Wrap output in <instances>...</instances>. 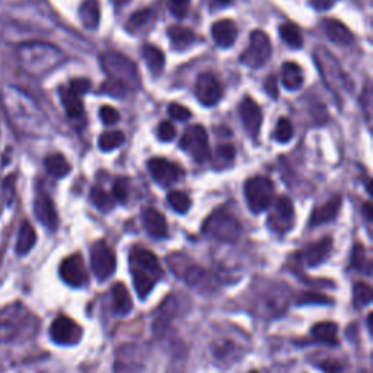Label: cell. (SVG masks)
<instances>
[{
	"label": "cell",
	"instance_id": "94428289",
	"mask_svg": "<svg viewBox=\"0 0 373 373\" xmlns=\"http://www.w3.org/2000/svg\"><path fill=\"white\" fill-rule=\"evenodd\" d=\"M372 318H373V313H369V317H367V329H369V333H372Z\"/></svg>",
	"mask_w": 373,
	"mask_h": 373
},
{
	"label": "cell",
	"instance_id": "4dcf8cb0",
	"mask_svg": "<svg viewBox=\"0 0 373 373\" xmlns=\"http://www.w3.org/2000/svg\"><path fill=\"white\" fill-rule=\"evenodd\" d=\"M337 331L338 328L334 322H320L312 327L311 334L317 342L327 344V346H336V344H338Z\"/></svg>",
	"mask_w": 373,
	"mask_h": 373
},
{
	"label": "cell",
	"instance_id": "44dd1931",
	"mask_svg": "<svg viewBox=\"0 0 373 373\" xmlns=\"http://www.w3.org/2000/svg\"><path fill=\"white\" fill-rule=\"evenodd\" d=\"M34 214L41 225H44L50 231H55L59 225L57 210L50 196L46 193H38L34 200Z\"/></svg>",
	"mask_w": 373,
	"mask_h": 373
},
{
	"label": "cell",
	"instance_id": "680465c9",
	"mask_svg": "<svg viewBox=\"0 0 373 373\" xmlns=\"http://www.w3.org/2000/svg\"><path fill=\"white\" fill-rule=\"evenodd\" d=\"M334 2L336 0H311V5L320 10H324V9L331 8L334 5Z\"/></svg>",
	"mask_w": 373,
	"mask_h": 373
},
{
	"label": "cell",
	"instance_id": "3957f363",
	"mask_svg": "<svg viewBox=\"0 0 373 373\" xmlns=\"http://www.w3.org/2000/svg\"><path fill=\"white\" fill-rule=\"evenodd\" d=\"M38 331V320L25 305L17 302L0 309V342L30 340Z\"/></svg>",
	"mask_w": 373,
	"mask_h": 373
},
{
	"label": "cell",
	"instance_id": "db71d44e",
	"mask_svg": "<svg viewBox=\"0 0 373 373\" xmlns=\"http://www.w3.org/2000/svg\"><path fill=\"white\" fill-rule=\"evenodd\" d=\"M127 182L124 178H119L116 182H114V186H112V197L117 200V202L120 203H124L127 200Z\"/></svg>",
	"mask_w": 373,
	"mask_h": 373
},
{
	"label": "cell",
	"instance_id": "f546056e",
	"mask_svg": "<svg viewBox=\"0 0 373 373\" xmlns=\"http://www.w3.org/2000/svg\"><path fill=\"white\" fill-rule=\"evenodd\" d=\"M281 83L288 91H297L304 85L302 69L295 62H286L281 69Z\"/></svg>",
	"mask_w": 373,
	"mask_h": 373
},
{
	"label": "cell",
	"instance_id": "4fadbf2b",
	"mask_svg": "<svg viewBox=\"0 0 373 373\" xmlns=\"http://www.w3.org/2000/svg\"><path fill=\"white\" fill-rule=\"evenodd\" d=\"M146 361V349L135 342H127L119 347L116 354L114 372L116 373H140Z\"/></svg>",
	"mask_w": 373,
	"mask_h": 373
},
{
	"label": "cell",
	"instance_id": "d4e9b609",
	"mask_svg": "<svg viewBox=\"0 0 373 373\" xmlns=\"http://www.w3.org/2000/svg\"><path fill=\"white\" fill-rule=\"evenodd\" d=\"M211 37L219 47L227 49L235 44L238 37V28L231 19L218 21L211 25Z\"/></svg>",
	"mask_w": 373,
	"mask_h": 373
},
{
	"label": "cell",
	"instance_id": "6125c7cd",
	"mask_svg": "<svg viewBox=\"0 0 373 373\" xmlns=\"http://www.w3.org/2000/svg\"><path fill=\"white\" fill-rule=\"evenodd\" d=\"M111 2H112L114 5H117V6H121V5H124L125 2H128V0H111Z\"/></svg>",
	"mask_w": 373,
	"mask_h": 373
},
{
	"label": "cell",
	"instance_id": "5bb4252c",
	"mask_svg": "<svg viewBox=\"0 0 373 373\" xmlns=\"http://www.w3.org/2000/svg\"><path fill=\"white\" fill-rule=\"evenodd\" d=\"M267 225L272 232L280 235L290 231L295 225V209L290 198L284 196L276 198V202L272 205V209L270 211V216L267 219Z\"/></svg>",
	"mask_w": 373,
	"mask_h": 373
},
{
	"label": "cell",
	"instance_id": "5b68a950",
	"mask_svg": "<svg viewBox=\"0 0 373 373\" xmlns=\"http://www.w3.org/2000/svg\"><path fill=\"white\" fill-rule=\"evenodd\" d=\"M166 264L172 275L185 281L190 288L196 289L200 293H210L214 290V281L209 272L197 266L189 255L184 254H171L166 258Z\"/></svg>",
	"mask_w": 373,
	"mask_h": 373
},
{
	"label": "cell",
	"instance_id": "03108f58",
	"mask_svg": "<svg viewBox=\"0 0 373 373\" xmlns=\"http://www.w3.org/2000/svg\"><path fill=\"white\" fill-rule=\"evenodd\" d=\"M169 373H180V372H169Z\"/></svg>",
	"mask_w": 373,
	"mask_h": 373
},
{
	"label": "cell",
	"instance_id": "9a60e30c",
	"mask_svg": "<svg viewBox=\"0 0 373 373\" xmlns=\"http://www.w3.org/2000/svg\"><path fill=\"white\" fill-rule=\"evenodd\" d=\"M59 271L62 280L71 288H83L89 281L88 270L85 267L83 257L80 254H73L64 258Z\"/></svg>",
	"mask_w": 373,
	"mask_h": 373
},
{
	"label": "cell",
	"instance_id": "7dc6e473",
	"mask_svg": "<svg viewBox=\"0 0 373 373\" xmlns=\"http://www.w3.org/2000/svg\"><path fill=\"white\" fill-rule=\"evenodd\" d=\"M101 92H104L107 95H111V96H116V98H124L128 91H127L125 86L121 85L120 82L112 80V79H107L101 85Z\"/></svg>",
	"mask_w": 373,
	"mask_h": 373
},
{
	"label": "cell",
	"instance_id": "11a10c76",
	"mask_svg": "<svg viewBox=\"0 0 373 373\" xmlns=\"http://www.w3.org/2000/svg\"><path fill=\"white\" fill-rule=\"evenodd\" d=\"M67 88L73 94L82 96V95H85L86 92L91 89V82L88 79H73L70 82V85L67 86Z\"/></svg>",
	"mask_w": 373,
	"mask_h": 373
},
{
	"label": "cell",
	"instance_id": "b9f144b4",
	"mask_svg": "<svg viewBox=\"0 0 373 373\" xmlns=\"http://www.w3.org/2000/svg\"><path fill=\"white\" fill-rule=\"evenodd\" d=\"M352 267L357 271H362L365 275L370 276V261L369 258L366 257V251L365 247L361 245V243H356L353 252H352Z\"/></svg>",
	"mask_w": 373,
	"mask_h": 373
},
{
	"label": "cell",
	"instance_id": "8992f818",
	"mask_svg": "<svg viewBox=\"0 0 373 373\" xmlns=\"http://www.w3.org/2000/svg\"><path fill=\"white\" fill-rule=\"evenodd\" d=\"M99 62H101L108 79L120 82L125 86L127 91H136L140 88L141 80L137 66L127 55L117 51H105L99 55Z\"/></svg>",
	"mask_w": 373,
	"mask_h": 373
},
{
	"label": "cell",
	"instance_id": "681fc988",
	"mask_svg": "<svg viewBox=\"0 0 373 373\" xmlns=\"http://www.w3.org/2000/svg\"><path fill=\"white\" fill-rule=\"evenodd\" d=\"M168 114L177 121H186V120L191 119V111L189 108L182 107L181 104H177V103L169 104Z\"/></svg>",
	"mask_w": 373,
	"mask_h": 373
},
{
	"label": "cell",
	"instance_id": "e575fe53",
	"mask_svg": "<svg viewBox=\"0 0 373 373\" xmlns=\"http://www.w3.org/2000/svg\"><path fill=\"white\" fill-rule=\"evenodd\" d=\"M46 169L49 174L54 178H64L66 175L70 174L71 166L67 162L66 157L62 153H51L46 157L44 161Z\"/></svg>",
	"mask_w": 373,
	"mask_h": 373
},
{
	"label": "cell",
	"instance_id": "7c38bea8",
	"mask_svg": "<svg viewBox=\"0 0 373 373\" xmlns=\"http://www.w3.org/2000/svg\"><path fill=\"white\" fill-rule=\"evenodd\" d=\"M91 266L99 281L110 279L117 267L116 254L105 241L95 242L91 248Z\"/></svg>",
	"mask_w": 373,
	"mask_h": 373
},
{
	"label": "cell",
	"instance_id": "e7e4bbea",
	"mask_svg": "<svg viewBox=\"0 0 373 373\" xmlns=\"http://www.w3.org/2000/svg\"><path fill=\"white\" fill-rule=\"evenodd\" d=\"M250 373H258V372H257V370H251Z\"/></svg>",
	"mask_w": 373,
	"mask_h": 373
},
{
	"label": "cell",
	"instance_id": "60d3db41",
	"mask_svg": "<svg viewBox=\"0 0 373 373\" xmlns=\"http://www.w3.org/2000/svg\"><path fill=\"white\" fill-rule=\"evenodd\" d=\"M236 344L232 342L231 340H219L216 344L213 346V354L218 361H236Z\"/></svg>",
	"mask_w": 373,
	"mask_h": 373
},
{
	"label": "cell",
	"instance_id": "c3c4849f",
	"mask_svg": "<svg viewBox=\"0 0 373 373\" xmlns=\"http://www.w3.org/2000/svg\"><path fill=\"white\" fill-rule=\"evenodd\" d=\"M190 3L191 0H169V9L172 12V15L182 19L190 12Z\"/></svg>",
	"mask_w": 373,
	"mask_h": 373
},
{
	"label": "cell",
	"instance_id": "f6af8a7d",
	"mask_svg": "<svg viewBox=\"0 0 373 373\" xmlns=\"http://www.w3.org/2000/svg\"><path fill=\"white\" fill-rule=\"evenodd\" d=\"M296 302L297 305H328L331 304L333 300L320 292H304L302 295L297 296Z\"/></svg>",
	"mask_w": 373,
	"mask_h": 373
},
{
	"label": "cell",
	"instance_id": "603a6c76",
	"mask_svg": "<svg viewBox=\"0 0 373 373\" xmlns=\"http://www.w3.org/2000/svg\"><path fill=\"white\" fill-rule=\"evenodd\" d=\"M333 251V238L325 236L318 242H313L304 251V258L309 267H318L328 260Z\"/></svg>",
	"mask_w": 373,
	"mask_h": 373
},
{
	"label": "cell",
	"instance_id": "277c9868",
	"mask_svg": "<svg viewBox=\"0 0 373 373\" xmlns=\"http://www.w3.org/2000/svg\"><path fill=\"white\" fill-rule=\"evenodd\" d=\"M135 289L140 299H146L156 283L164 277V270L157 257L146 250L135 247L128 257Z\"/></svg>",
	"mask_w": 373,
	"mask_h": 373
},
{
	"label": "cell",
	"instance_id": "2e32d148",
	"mask_svg": "<svg viewBox=\"0 0 373 373\" xmlns=\"http://www.w3.org/2000/svg\"><path fill=\"white\" fill-rule=\"evenodd\" d=\"M82 327L67 317L55 318L50 327V337L62 346H75L82 338Z\"/></svg>",
	"mask_w": 373,
	"mask_h": 373
},
{
	"label": "cell",
	"instance_id": "ee69618b",
	"mask_svg": "<svg viewBox=\"0 0 373 373\" xmlns=\"http://www.w3.org/2000/svg\"><path fill=\"white\" fill-rule=\"evenodd\" d=\"M372 288L365 283V281H358L354 284L353 288V302L354 305L358 308V306H366L372 302Z\"/></svg>",
	"mask_w": 373,
	"mask_h": 373
},
{
	"label": "cell",
	"instance_id": "8fae6325",
	"mask_svg": "<svg viewBox=\"0 0 373 373\" xmlns=\"http://www.w3.org/2000/svg\"><path fill=\"white\" fill-rule=\"evenodd\" d=\"M271 50L268 35L261 30H255L250 35L248 49L241 54V62L252 69L261 67L271 57Z\"/></svg>",
	"mask_w": 373,
	"mask_h": 373
},
{
	"label": "cell",
	"instance_id": "ffe728a7",
	"mask_svg": "<svg viewBox=\"0 0 373 373\" xmlns=\"http://www.w3.org/2000/svg\"><path fill=\"white\" fill-rule=\"evenodd\" d=\"M289 290L283 284H272L268 289L263 290L261 295V305L264 312L279 315L286 309L288 305Z\"/></svg>",
	"mask_w": 373,
	"mask_h": 373
},
{
	"label": "cell",
	"instance_id": "bcb514c9",
	"mask_svg": "<svg viewBox=\"0 0 373 373\" xmlns=\"http://www.w3.org/2000/svg\"><path fill=\"white\" fill-rule=\"evenodd\" d=\"M292 137H293V125H292L290 120L286 119V117H281L276 125L275 139L279 143H288L292 140Z\"/></svg>",
	"mask_w": 373,
	"mask_h": 373
},
{
	"label": "cell",
	"instance_id": "e0dca14e",
	"mask_svg": "<svg viewBox=\"0 0 373 373\" xmlns=\"http://www.w3.org/2000/svg\"><path fill=\"white\" fill-rule=\"evenodd\" d=\"M148 168L152 178L162 186L177 182L184 175L180 165L165 159V157H152L148 162Z\"/></svg>",
	"mask_w": 373,
	"mask_h": 373
},
{
	"label": "cell",
	"instance_id": "91938a15",
	"mask_svg": "<svg viewBox=\"0 0 373 373\" xmlns=\"http://www.w3.org/2000/svg\"><path fill=\"white\" fill-rule=\"evenodd\" d=\"M363 211H365V216H366L367 222H372V216H373V211H372V205H370V203H366V205H365V209H363Z\"/></svg>",
	"mask_w": 373,
	"mask_h": 373
},
{
	"label": "cell",
	"instance_id": "8d00e7d4",
	"mask_svg": "<svg viewBox=\"0 0 373 373\" xmlns=\"http://www.w3.org/2000/svg\"><path fill=\"white\" fill-rule=\"evenodd\" d=\"M279 34L281 37V40L292 49H300L304 46V38L302 34H300L299 28L295 24L286 22L283 25H280L279 28Z\"/></svg>",
	"mask_w": 373,
	"mask_h": 373
},
{
	"label": "cell",
	"instance_id": "f35d334b",
	"mask_svg": "<svg viewBox=\"0 0 373 373\" xmlns=\"http://www.w3.org/2000/svg\"><path fill=\"white\" fill-rule=\"evenodd\" d=\"M91 202L94 203V206L98 210H101L104 213L110 211L114 207V197L110 196L103 189V186H99V185L92 186V190H91Z\"/></svg>",
	"mask_w": 373,
	"mask_h": 373
},
{
	"label": "cell",
	"instance_id": "1f68e13d",
	"mask_svg": "<svg viewBox=\"0 0 373 373\" xmlns=\"http://www.w3.org/2000/svg\"><path fill=\"white\" fill-rule=\"evenodd\" d=\"M141 54L148 64V69L155 76H159L162 73V70L165 69V54L162 53V50L157 49L156 46L146 44L143 47Z\"/></svg>",
	"mask_w": 373,
	"mask_h": 373
},
{
	"label": "cell",
	"instance_id": "52a82bcc",
	"mask_svg": "<svg viewBox=\"0 0 373 373\" xmlns=\"http://www.w3.org/2000/svg\"><path fill=\"white\" fill-rule=\"evenodd\" d=\"M313 59L317 62L320 73L324 79L327 88L333 92L337 98V101H342V94L350 91V82L347 75L344 73L340 63L336 60V57L324 47H318L313 51Z\"/></svg>",
	"mask_w": 373,
	"mask_h": 373
},
{
	"label": "cell",
	"instance_id": "6f0895ef",
	"mask_svg": "<svg viewBox=\"0 0 373 373\" xmlns=\"http://www.w3.org/2000/svg\"><path fill=\"white\" fill-rule=\"evenodd\" d=\"M320 367L327 373H338L341 370V365L337 361H324Z\"/></svg>",
	"mask_w": 373,
	"mask_h": 373
},
{
	"label": "cell",
	"instance_id": "f1b7e54d",
	"mask_svg": "<svg viewBox=\"0 0 373 373\" xmlns=\"http://www.w3.org/2000/svg\"><path fill=\"white\" fill-rule=\"evenodd\" d=\"M168 37L171 40L172 49H175L177 51H184L186 49H190L193 46V42L196 41V35L190 28H184L180 25L169 26Z\"/></svg>",
	"mask_w": 373,
	"mask_h": 373
},
{
	"label": "cell",
	"instance_id": "836d02e7",
	"mask_svg": "<svg viewBox=\"0 0 373 373\" xmlns=\"http://www.w3.org/2000/svg\"><path fill=\"white\" fill-rule=\"evenodd\" d=\"M37 242V234L35 229L30 222H22L19 232H18V241H17V252L19 255H25L30 252Z\"/></svg>",
	"mask_w": 373,
	"mask_h": 373
},
{
	"label": "cell",
	"instance_id": "816d5d0a",
	"mask_svg": "<svg viewBox=\"0 0 373 373\" xmlns=\"http://www.w3.org/2000/svg\"><path fill=\"white\" fill-rule=\"evenodd\" d=\"M99 119H101V121L104 124L110 125V124H114L120 120V112L111 105H104V107H101V110H99Z\"/></svg>",
	"mask_w": 373,
	"mask_h": 373
},
{
	"label": "cell",
	"instance_id": "f5cc1de1",
	"mask_svg": "<svg viewBox=\"0 0 373 373\" xmlns=\"http://www.w3.org/2000/svg\"><path fill=\"white\" fill-rule=\"evenodd\" d=\"M235 146L231 145V143H226V145H219L216 149V157L219 161H226V162H232L235 159Z\"/></svg>",
	"mask_w": 373,
	"mask_h": 373
},
{
	"label": "cell",
	"instance_id": "be15d7a7",
	"mask_svg": "<svg viewBox=\"0 0 373 373\" xmlns=\"http://www.w3.org/2000/svg\"><path fill=\"white\" fill-rule=\"evenodd\" d=\"M216 2H219V3H222V5H227V3H231L232 0H216Z\"/></svg>",
	"mask_w": 373,
	"mask_h": 373
},
{
	"label": "cell",
	"instance_id": "f907efd6",
	"mask_svg": "<svg viewBox=\"0 0 373 373\" xmlns=\"http://www.w3.org/2000/svg\"><path fill=\"white\" fill-rule=\"evenodd\" d=\"M156 133H157V137H159V140L171 141V140H174V137L177 135V130H175V127L172 123L162 121L159 125H157Z\"/></svg>",
	"mask_w": 373,
	"mask_h": 373
},
{
	"label": "cell",
	"instance_id": "9c48e42d",
	"mask_svg": "<svg viewBox=\"0 0 373 373\" xmlns=\"http://www.w3.org/2000/svg\"><path fill=\"white\" fill-rule=\"evenodd\" d=\"M275 197V184L267 177H252L245 184V198L252 213H261L268 209Z\"/></svg>",
	"mask_w": 373,
	"mask_h": 373
},
{
	"label": "cell",
	"instance_id": "cb8c5ba5",
	"mask_svg": "<svg viewBox=\"0 0 373 373\" xmlns=\"http://www.w3.org/2000/svg\"><path fill=\"white\" fill-rule=\"evenodd\" d=\"M321 28L324 30L325 35L329 38V41L336 42V44L350 46L354 41V35L349 28L334 18L324 19L321 22Z\"/></svg>",
	"mask_w": 373,
	"mask_h": 373
},
{
	"label": "cell",
	"instance_id": "ab89813d",
	"mask_svg": "<svg viewBox=\"0 0 373 373\" xmlns=\"http://www.w3.org/2000/svg\"><path fill=\"white\" fill-rule=\"evenodd\" d=\"M124 140H125L124 133L120 132V130H117V132H105V133H103L101 136H99L98 145H99V149H101V150L110 152V150L120 148L124 143Z\"/></svg>",
	"mask_w": 373,
	"mask_h": 373
},
{
	"label": "cell",
	"instance_id": "484cf974",
	"mask_svg": "<svg viewBox=\"0 0 373 373\" xmlns=\"http://www.w3.org/2000/svg\"><path fill=\"white\" fill-rule=\"evenodd\" d=\"M341 207V196H334L333 198H329L328 202L317 209H313L311 219H309V226H320L328 222H333Z\"/></svg>",
	"mask_w": 373,
	"mask_h": 373
},
{
	"label": "cell",
	"instance_id": "30bf717a",
	"mask_svg": "<svg viewBox=\"0 0 373 373\" xmlns=\"http://www.w3.org/2000/svg\"><path fill=\"white\" fill-rule=\"evenodd\" d=\"M180 146L182 150L189 152L198 164L210 159L209 135L203 125H191L186 128L180 140Z\"/></svg>",
	"mask_w": 373,
	"mask_h": 373
},
{
	"label": "cell",
	"instance_id": "d6a6232c",
	"mask_svg": "<svg viewBox=\"0 0 373 373\" xmlns=\"http://www.w3.org/2000/svg\"><path fill=\"white\" fill-rule=\"evenodd\" d=\"M177 311H178V299L174 295H171L165 299V302H162L159 313H157L155 321V331L159 333L161 329H164L172 321V318L175 317Z\"/></svg>",
	"mask_w": 373,
	"mask_h": 373
},
{
	"label": "cell",
	"instance_id": "4316f807",
	"mask_svg": "<svg viewBox=\"0 0 373 373\" xmlns=\"http://www.w3.org/2000/svg\"><path fill=\"white\" fill-rule=\"evenodd\" d=\"M111 299H112V311L116 312L119 317H125V315L132 312L133 309L132 296L123 283H116L112 286Z\"/></svg>",
	"mask_w": 373,
	"mask_h": 373
},
{
	"label": "cell",
	"instance_id": "7bdbcfd3",
	"mask_svg": "<svg viewBox=\"0 0 373 373\" xmlns=\"http://www.w3.org/2000/svg\"><path fill=\"white\" fill-rule=\"evenodd\" d=\"M168 203L177 213L184 214V213L189 211L191 207V198L189 197V194H185L184 191L172 190L168 194Z\"/></svg>",
	"mask_w": 373,
	"mask_h": 373
},
{
	"label": "cell",
	"instance_id": "74e56055",
	"mask_svg": "<svg viewBox=\"0 0 373 373\" xmlns=\"http://www.w3.org/2000/svg\"><path fill=\"white\" fill-rule=\"evenodd\" d=\"M152 18H153V12L150 9L137 10L125 22V31L130 34H137L152 21Z\"/></svg>",
	"mask_w": 373,
	"mask_h": 373
},
{
	"label": "cell",
	"instance_id": "83f0119b",
	"mask_svg": "<svg viewBox=\"0 0 373 373\" xmlns=\"http://www.w3.org/2000/svg\"><path fill=\"white\" fill-rule=\"evenodd\" d=\"M79 17L85 28L96 30L101 21V3L99 0H83L79 8Z\"/></svg>",
	"mask_w": 373,
	"mask_h": 373
},
{
	"label": "cell",
	"instance_id": "d6986e66",
	"mask_svg": "<svg viewBox=\"0 0 373 373\" xmlns=\"http://www.w3.org/2000/svg\"><path fill=\"white\" fill-rule=\"evenodd\" d=\"M239 114L245 130L252 139H257L263 124V111L260 105H258L252 98L245 96L239 105Z\"/></svg>",
	"mask_w": 373,
	"mask_h": 373
},
{
	"label": "cell",
	"instance_id": "ac0fdd59",
	"mask_svg": "<svg viewBox=\"0 0 373 373\" xmlns=\"http://www.w3.org/2000/svg\"><path fill=\"white\" fill-rule=\"evenodd\" d=\"M196 96L206 107L216 105L222 98V86L210 73H202L196 82Z\"/></svg>",
	"mask_w": 373,
	"mask_h": 373
},
{
	"label": "cell",
	"instance_id": "d590c367",
	"mask_svg": "<svg viewBox=\"0 0 373 373\" xmlns=\"http://www.w3.org/2000/svg\"><path fill=\"white\" fill-rule=\"evenodd\" d=\"M60 98L70 119H79L83 116V103L79 95L73 94L69 88H60Z\"/></svg>",
	"mask_w": 373,
	"mask_h": 373
},
{
	"label": "cell",
	"instance_id": "7a4b0ae2",
	"mask_svg": "<svg viewBox=\"0 0 373 373\" xmlns=\"http://www.w3.org/2000/svg\"><path fill=\"white\" fill-rule=\"evenodd\" d=\"M17 54L21 67L33 78L46 76L64 59L60 49L42 41L24 42L18 47Z\"/></svg>",
	"mask_w": 373,
	"mask_h": 373
},
{
	"label": "cell",
	"instance_id": "9f6ffc18",
	"mask_svg": "<svg viewBox=\"0 0 373 373\" xmlns=\"http://www.w3.org/2000/svg\"><path fill=\"white\" fill-rule=\"evenodd\" d=\"M277 79H276V76H268L267 79H266V82H264V91L272 98V99H277V96H279V88H277Z\"/></svg>",
	"mask_w": 373,
	"mask_h": 373
},
{
	"label": "cell",
	"instance_id": "ba28073f",
	"mask_svg": "<svg viewBox=\"0 0 373 373\" xmlns=\"http://www.w3.org/2000/svg\"><path fill=\"white\" fill-rule=\"evenodd\" d=\"M203 232L220 242H235L242 232V226L234 214L219 209L205 220Z\"/></svg>",
	"mask_w": 373,
	"mask_h": 373
},
{
	"label": "cell",
	"instance_id": "6da1fadb",
	"mask_svg": "<svg viewBox=\"0 0 373 373\" xmlns=\"http://www.w3.org/2000/svg\"><path fill=\"white\" fill-rule=\"evenodd\" d=\"M2 103L6 117L17 130L25 136L41 137L49 132V120L46 114L37 105L31 96H28L15 86H6L2 89Z\"/></svg>",
	"mask_w": 373,
	"mask_h": 373
},
{
	"label": "cell",
	"instance_id": "7402d4cb",
	"mask_svg": "<svg viewBox=\"0 0 373 373\" xmlns=\"http://www.w3.org/2000/svg\"><path fill=\"white\" fill-rule=\"evenodd\" d=\"M143 226L155 239H165L168 236V223L164 214L153 207H146L141 213Z\"/></svg>",
	"mask_w": 373,
	"mask_h": 373
}]
</instances>
